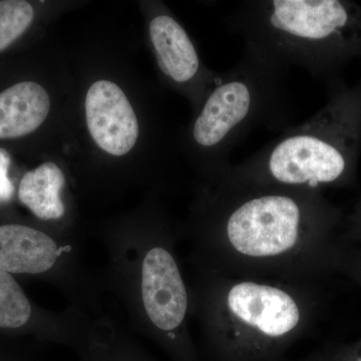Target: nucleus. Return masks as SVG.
I'll return each mask as SVG.
<instances>
[{"mask_svg":"<svg viewBox=\"0 0 361 361\" xmlns=\"http://www.w3.org/2000/svg\"><path fill=\"white\" fill-rule=\"evenodd\" d=\"M63 250L47 233L20 224L0 225V269L39 275L58 266Z\"/></svg>","mask_w":361,"mask_h":361,"instance_id":"nucleus-8","label":"nucleus"},{"mask_svg":"<svg viewBox=\"0 0 361 361\" xmlns=\"http://www.w3.org/2000/svg\"><path fill=\"white\" fill-rule=\"evenodd\" d=\"M326 85L322 110L218 178L320 191L353 182L361 149V78L351 87L341 78Z\"/></svg>","mask_w":361,"mask_h":361,"instance_id":"nucleus-3","label":"nucleus"},{"mask_svg":"<svg viewBox=\"0 0 361 361\" xmlns=\"http://www.w3.org/2000/svg\"><path fill=\"white\" fill-rule=\"evenodd\" d=\"M51 110L47 90L35 82H23L0 92V139H13L35 132Z\"/></svg>","mask_w":361,"mask_h":361,"instance_id":"nucleus-9","label":"nucleus"},{"mask_svg":"<svg viewBox=\"0 0 361 361\" xmlns=\"http://www.w3.org/2000/svg\"><path fill=\"white\" fill-rule=\"evenodd\" d=\"M32 315V304L20 285L13 274L0 269V329H20Z\"/></svg>","mask_w":361,"mask_h":361,"instance_id":"nucleus-11","label":"nucleus"},{"mask_svg":"<svg viewBox=\"0 0 361 361\" xmlns=\"http://www.w3.org/2000/svg\"><path fill=\"white\" fill-rule=\"evenodd\" d=\"M11 157L6 149L0 148V205L8 203L13 199L14 186L8 177Z\"/></svg>","mask_w":361,"mask_h":361,"instance_id":"nucleus-14","label":"nucleus"},{"mask_svg":"<svg viewBox=\"0 0 361 361\" xmlns=\"http://www.w3.org/2000/svg\"><path fill=\"white\" fill-rule=\"evenodd\" d=\"M33 7L25 0L0 1V51L16 42L32 25Z\"/></svg>","mask_w":361,"mask_h":361,"instance_id":"nucleus-12","label":"nucleus"},{"mask_svg":"<svg viewBox=\"0 0 361 361\" xmlns=\"http://www.w3.org/2000/svg\"><path fill=\"white\" fill-rule=\"evenodd\" d=\"M65 184L61 169L49 161L23 176L18 188V199L39 219L59 220L66 212L61 199Z\"/></svg>","mask_w":361,"mask_h":361,"instance_id":"nucleus-10","label":"nucleus"},{"mask_svg":"<svg viewBox=\"0 0 361 361\" xmlns=\"http://www.w3.org/2000/svg\"><path fill=\"white\" fill-rule=\"evenodd\" d=\"M287 71L273 59L244 47L238 63L217 73L190 132L210 180L227 171L233 149L254 130L262 127L281 134L291 127L294 104L287 87Z\"/></svg>","mask_w":361,"mask_h":361,"instance_id":"nucleus-5","label":"nucleus"},{"mask_svg":"<svg viewBox=\"0 0 361 361\" xmlns=\"http://www.w3.org/2000/svg\"><path fill=\"white\" fill-rule=\"evenodd\" d=\"M313 281L204 272L202 361H284L312 322Z\"/></svg>","mask_w":361,"mask_h":361,"instance_id":"nucleus-2","label":"nucleus"},{"mask_svg":"<svg viewBox=\"0 0 361 361\" xmlns=\"http://www.w3.org/2000/svg\"><path fill=\"white\" fill-rule=\"evenodd\" d=\"M227 30L279 65L325 85L361 58V6L348 0H250L224 20Z\"/></svg>","mask_w":361,"mask_h":361,"instance_id":"nucleus-4","label":"nucleus"},{"mask_svg":"<svg viewBox=\"0 0 361 361\" xmlns=\"http://www.w3.org/2000/svg\"><path fill=\"white\" fill-rule=\"evenodd\" d=\"M87 129L97 146L110 155H127L140 134L139 122L125 92L115 82L97 80L85 97Z\"/></svg>","mask_w":361,"mask_h":361,"instance_id":"nucleus-6","label":"nucleus"},{"mask_svg":"<svg viewBox=\"0 0 361 361\" xmlns=\"http://www.w3.org/2000/svg\"><path fill=\"white\" fill-rule=\"evenodd\" d=\"M202 203L204 272L314 281L339 213L320 190L210 180Z\"/></svg>","mask_w":361,"mask_h":361,"instance_id":"nucleus-1","label":"nucleus"},{"mask_svg":"<svg viewBox=\"0 0 361 361\" xmlns=\"http://www.w3.org/2000/svg\"><path fill=\"white\" fill-rule=\"evenodd\" d=\"M78 344L85 361H156L141 349L118 339H90Z\"/></svg>","mask_w":361,"mask_h":361,"instance_id":"nucleus-13","label":"nucleus"},{"mask_svg":"<svg viewBox=\"0 0 361 361\" xmlns=\"http://www.w3.org/2000/svg\"><path fill=\"white\" fill-rule=\"evenodd\" d=\"M351 223H353V232L361 234V201L356 207L355 212L351 217Z\"/></svg>","mask_w":361,"mask_h":361,"instance_id":"nucleus-16","label":"nucleus"},{"mask_svg":"<svg viewBox=\"0 0 361 361\" xmlns=\"http://www.w3.org/2000/svg\"><path fill=\"white\" fill-rule=\"evenodd\" d=\"M286 361V360H284ZM293 361H339L338 357L329 355V353H314L306 357L301 358V360Z\"/></svg>","mask_w":361,"mask_h":361,"instance_id":"nucleus-15","label":"nucleus"},{"mask_svg":"<svg viewBox=\"0 0 361 361\" xmlns=\"http://www.w3.org/2000/svg\"><path fill=\"white\" fill-rule=\"evenodd\" d=\"M149 39L164 77L180 87H199L207 94L217 73L204 68L199 52L184 26L167 13L149 21Z\"/></svg>","mask_w":361,"mask_h":361,"instance_id":"nucleus-7","label":"nucleus"}]
</instances>
